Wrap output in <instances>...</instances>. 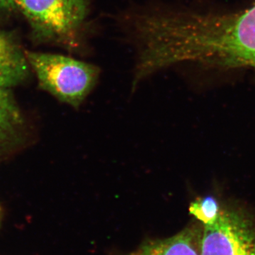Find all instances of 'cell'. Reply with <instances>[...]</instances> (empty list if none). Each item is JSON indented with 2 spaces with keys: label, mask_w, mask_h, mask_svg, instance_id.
I'll list each match as a JSON object with an SVG mask.
<instances>
[{
  "label": "cell",
  "mask_w": 255,
  "mask_h": 255,
  "mask_svg": "<svg viewBox=\"0 0 255 255\" xmlns=\"http://www.w3.org/2000/svg\"><path fill=\"white\" fill-rule=\"evenodd\" d=\"M133 28L142 76L183 63L255 70V4L226 14L147 13L135 18Z\"/></svg>",
  "instance_id": "6da1fadb"
},
{
  "label": "cell",
  "mask_w": 255,
  "mask_h": 255,
  "mask_svg": "<svg viewBox=\"0 0 255 255\" xmlns=\"http://www.w3.org/2000/svg\"><path fill=\"white\" fill-rule=\"evenodd\" d=\"M36 41L80 46L89 16L87 0H17Z\"/></svg>",
  "instance_id": "7a4b0ae2"
},
{
  "label": "cell",
  "mask_w": 255,
  "mask_h": 255,
  "mask_svg": "<svg viewBox=\"0 0 255 255\" xmlns=\"http://www.w3.org/2000/svg\"><path fill=\"white\" fill-rule=\"evenodd\" d=\"M25 55L42 88L75 108L93 90L100 77L96 65L65 55L31 51Z\"/></svg>",
  "instance_id": "3957f363"
},
{
  "label": "cell",
  "mask_w": 255,
  "mask_h": 255,
  "mask_svg": "<svg viewBox=\"0 0 255 255\" xmlns=\"http://www.w3.org/2000/svg\"><path fill=\"white\" fill-rule=\"evenodd\" d=\"M201 255H255V218L235 204L223 205L219 218L203 226Z\"/></svg>",
  "instance_id": "277c9868"
},
{
  "label": "cell",
  "mask_w": 255,
  "mask_h": 255,
  "mask_svg": "<svg viewBox=\"0 0 255 255\" xmlns=\"http://www.w3.org/2000/svg\"><path fill=\"white\" fill-rule=\"evenodd\" d=\"M202 231L186 228L171 237L145 242L128 255H201Z\"/></svg>",
  "instance_id": "5b68a950"
},
{
  "label": "cell",
  "mask_w": 255,
  "mask_h": 255,
  "mask_svg": "<svg viewBox=\"0 0 255 255\" xmlns=\"http://www.w3.org/2000/svg\"><path fill=\"white\" fill-rule=\"evenodd\" d=\"M29 65L16 40L0 30V87L9 89L27 78Z\"/></svg>",
  "instance_id": "8992f818"
},
{
  "label": "cell",
  "mask_w": 255,
  "mask_h": 255,
  "mask_svg": "<svg viewBox=\"0 0 255 255\" xmlns=\"http://www.w3.org/2000/svg\"><path fill=\"white\" fill-rule=\"evenodd\" d=\"M22 117L9 89L0 87V147L22 124Z\"/></svg>",
  "instance_id": "52a82bcc"
},
{
  "label": "cell",
  "mask_w": 255,
  "mask_h": 255,
  "mask_svg": "<svg viewBox=\"0 0 255 255\" xmlns=\"http://www.w3.org/2000/svg\"><path fill=\"white\" fill-rule=\"evenodd\" d=\"M222 206L214 196H208L191 202L189 211L202 226H209L219 218Z\"/></svg>",
  "instance_id": "ba28073f"
},
{
  "label": "cell",
  "mask_w": 255,
  "mask_h": 255,
  "mask_svg": "<svg viewBox=\"0 0 255 255\" xmlns=\"http://www.w3.org/2000/svg\"><path fill=\"white\" fill-rule=\"evenodd\" d=\"M17 6V0H0V11H11Z\"/></svg>",
  "instance_id": "9c48e42d"
},
{
  "label": "cell",
  "mask_w": 255,
  "mask_h": 255,
  "mask_svg": "<svg viewBox=\"0 0 255 255\" xmlns=\"http://www.w3.org/2000/svg\"><path fill=\"white\" fill-rule=\"evenodd\" d=\"M1 215H2V211H1V208L0 206V220L1 219Z\"/></svg>",
  "instance_id": "30bf717a"
}]
</instances>
